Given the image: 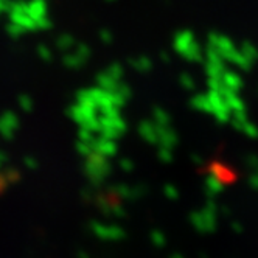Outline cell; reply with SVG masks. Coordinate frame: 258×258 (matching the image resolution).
I'll return each instance as SVG.
<instances>
[]
</instances>
